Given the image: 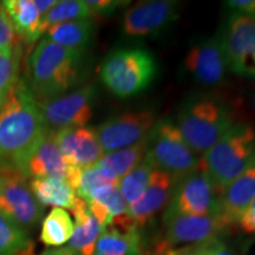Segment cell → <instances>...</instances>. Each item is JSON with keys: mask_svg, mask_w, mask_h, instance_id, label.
I'll return each instance as SVG.
<instances>
[{"mask_svg": "<svg viewBox=\"0 0 255 255\" xmlns=\"http://www.w3.org/2000/svg\"><path fill=\"white\" fill-rule=\"evenodd\" d=\"M219 38L229 71L255 79V18L233 12Z\"/></svg>", "mask_w": 255, "mask_h": 255, "instance_id": "8", "label": "cell"}, {"mask_svg": "<svg viewBox=\"0 0 255 255\" xmlns=\"http://www.w3.org/2000/svg\"><path fill=\"white\" fill-rule=\"evenodd\" d=\"M165 255H205L200 245H194V246H187L180 250H168Z\"/></svg>", "mask_w": 255, "mask_h": 255, "instance_id": "36", "label": "cell"}, {"mask_svg": "<svg viewBox=\"0 0 255 255\" xmlns=\"http://www.w3.org/2000/svg\"><path fill=\"white\" fill-rule=\"evenodd\" d=\"M17 43L18 40L11 21H9L7 14H6L1 2H0V47L12 46Z\"/></svg>", "mask_w": 255, "mask_h": 255, "instance_id": "32", "label": "cell"}, {"mask_svg": "<svg viewBox=\"0 0 255 255\" xmlns=\"http://www.w3.org/2000/svg\"><path fill=\"white\" fill-rule=\"evenodd\" d=\"M157 121L155 109L142 108L115 115L94 129L104 154H109L141 142L149 136Z\"/></svg>", "mask_w": 255, "mask_h": 255, "instance_id": "7", "label": "cell"}, {"mask_svg": "<svg viewBox=\"0 0 255 255\" xmlns=\"http://www.w3.org/2000/svg\"><path fill=\"white\" fill-rule=\"evenodd\" d=\"M155 169L144 158L137 167L123 176L119 182V189L126 200L128 206H131L136 202L150 182L151 175Z\"/></svg>", "mask_w": 255, "mask_h": 255, "instance_id": "28", "label": "cell"}, {"mask_svg": "<svg viewBox=\"0 0 255 255\" xmlns=\"http://www.w3.org/2000/svg\"><path fill=\"white\" fill-rule=\"evenodd\" d=\"M146 148H148V137L128 148L105 154L92 167L101 169L110 176L121 180L144 159Z\"/></svg>", "mask_w": 255, "mask_h": 255, "instance_id": "24", "label": "cell"}, {"mask_svg": "<svg viewBox=\"0 0 255 255\" xmlns=\"http://www.w3.org/2000/svg\"><path fill=\"white\" fill-rule=\"evenodd\" d=\"M255 158V129L246 122H235L201 157L206 171L220 193L244 173Z\"/></svg>", "mask_w": 255, "mask_h": 255, "instance_id": "4", "label": "cell"}, {"mask_svg": "<svg viewBox=\"0 0 255 255\" xmlns=\"http://www.w3.org/2000/svg\"><path fill=\"white\" fill-rule=\"evenodd\" d=\"M73 231L71 215L63 208H53L41 222L39 240L47 247H59L70 241Z\"/></svg>", "mask_w": 255, "mask_h": 255, "instance_id": "25", "label": "cell"}, {"mask_svg": "<svg viewBox=\"0 0 255 255\" xmlns=\"http://www.w3.org/2000/svg\"><path fill=\"white\" fill-rule=\"evenodd\" d=\"M97 95L94 84H85L55 100L38 103L44 126L53 132L85 127L94 114Z\"/></svg>", "mask_w": 255, "mask_h": 255, "instance_id": "9", "label": "cell"}, {"mask_svg": "<svg viewBox=\"0 0 255 255\" xmlns=\"http://www.w3.org/2000/svg\"><path fill=\"white\" fill-rule=\"evenodd\" d=\"M23 55L21 44L0 47V95L8 96L19 81L20 58Z\"/></svg>", "mask_w": 255, "mask_h": 255, "instance_id": "29", "label": "cell"}, {"mask_svg": "<svg viewBox=\"0 0 255 255\" xmlns=\"http://www.w3.org/2000/svg\"><path fill=\"white\" fill-rule=\"evenodd\" d=\"M0 213L27 233L36 228L43 219L45 209L33 195L26 178L11 170H0Z\"/></svg>", "mask_w": 255, "mask_h": 255, "instance_id": "11", "label": "cell"}, {"mask_svg": "<svg viewBox=\"0 0 255 255\" xmlns=\"http://www.w3.org/2000/svg\"><path fill=\"white\" fill-rule=\"evenodd\" d=\"M0 255H34L28 233L0 213Z\"/></svg>", "mask_w": 255, "mask_h": 255, "instance_id": "26", "label": "cell"}, {"mask_svg": "<svg viewBox=\"0 0 255 255\" xmlns=\"http://www.w3.org/2000/svg\"><path fill=\"white\" fill-rule=\"evenodd\" d=\"M31 190L41 206L72 210L78 196L66 181L55 177L34 178L31 181Z\"/></svg>", "mask_w": 255, "mask_h": 255, "instance_id": "23", "label": "cell"}, {"mask_svg": "<svg viewBox=\"0 0 255 255\" xmlns=\"http://www.w3.org/2000/svg\"><path fill=\"white\" fill-rule=\"evenodd\" d=\"M84 2L90 8L92 14L100 17H110L129 4V1H120V0H84Z\"/></svg>", "mask_w": 255, "mask_h": 255, "instance_id": "31", "label": "cell"}, {"mask_svg": "<svg viewBox=\"0 0 255 255\" xmlns=\"http://www.w3.org/2000/svg\"><path fill=\"white\" fill-rule=\"evenodd\" d=\"M7 97H8V96H1V95H0V109L2 108V105H4L5 101L7 100Z\"/></svg>", "mask_w": 255, "mask_h": 255, "instance_id": "38", "label": "cell"}, {"mask_svg": "<svg viewBox=\"0 0 255 255\" xmlns=\"http://www.w3.org/2000/svg\"><path fill=\"white\" fill-rule=\"evenodd\" d=\"M253 233H255V219H254V222H253Z\"/></svg>", "mask_w": 255, "mask_h": 255, "instance_id": "41", "label": "cell"}, {"mask_svg": "<svg viewBox=\"0 0 255 255\" xmlns=\"http://www.w3.org/2000/svg\"><path fill=\"white\" fill-rule=\"evenodd\" d=\"M219 191L202 168L184 175L175 184L164 214L200 216L218 213Z\"/></svg>", "mask_w": 255, "mask_h": 255, "instance_id": "10", "label": "cell"}, {"mask_svg": "<svg viewBox=\"0 0 255 255\" xmlns=\"http://www.w3.org/2000/svg\"><path fill=\"white\" fill-rule=\"evenodd\" d=\"M225 4L237 13L255 18V0H229Z\"/></svg>", "mask_w": 255, "mask_h": 255, "instance_id": "33", "label": "cell"}, {"mask_svg": "<svg viewBox=\"0 0 255 255\" xmlns=\"http://www.w3.org/2000/svg\"><path fill=\"white\" fill-rule=\"evenodd\" d=\"M94 255H142L138 227L105 228L96 242Z\"/></svg>", "mask_w": 255, "mask_h": 255, "instance_id": "22", "label": "cell"}, {"mask_svg": "<svg viewBox=\"0 0 255 255\" xmlns=\"http://www.w3.org/2000/svg\"><path fill=\"white\" fill-rule=\"evenodd\" d=\"M40 255H78L76 252L70 250L69 247H62V248H53V250H46L43 252Z\"/></svg>", "mask_w": 255, "mask_h": 255, "instance_id": "37", "label": "cell"}, {"mask_svg": "<svg viewBox=\"0 0 255 255\" xmlns=\"http://www.w3.org/2000/svg\"><path fill=\"white\" fill-rule=\"evenodd\" d=\"M253 108H254V111H255V92H254V96H253Z\"/></svg>", "mask_w": 255, "mask_h": 255, "instance_id": "39", "label": "cell"}, {"mask_svg": "<svg viewBox=\"0 0 255 255\" xmlns=\"http://www.w3.org/2000/svg\"><path fill=\"white\" fill-rule=\"evenodd\" d=\"M157 73L155 57L143 47L111 51L103 59L100 77L105 88L120 98H129L146 90Z\"/></svg>", "mask_w": 255, "mask_h": 255, "instance_id": "5", "label": "cell"}, {"mask_svg": "<svg viewBox=\"0 0 255 255\" xmlns=\"http://www.w3.org/2000/svg\"><path fill=\"white\" fill-rule=\"evenodd\" d=\"M55 138L69 167L87 169L105 155L94 128H69L55 132Z\"/></svg>", "mask_w": 255, "mask_h": 255, "instance_id": "15", "label": "cell"}, {"mask_svg": "<svg viewBox=\"0 0 255 255\" xmlns=\"http://www.w3.org/2000/svg\"><path fill=\"white\" fill-rule=\"evenodd\" d=\"M255 196V158L240 176L228 184L219 195L218 213L226 225L240 222Z\"/></svg>", "mask_w": 255, "mask_h": 255, "instance_id": "16", "label": "cell"}, {"mask_svg": "<svg viewBox=\"0 0 255 255\" xmlns=\"http://www.w3.org/2000/svg\"><path fill=\"white\" fill-rule=\"evenodd\" d=\"M2 8L11 21L15 37L24 43L33 44L41 37L40 23L43 15L36 5V0H6Z\"/></svg>", "mask_w": 255, "mask_h": 255, "instance_id": "19", "label": "cell"}, {"mask_svg": "<svg viewBox=\"0 0 255 255\" xmlns=\"http://www.w3.org/2000/svg\"><path fill=\"white\" fill-rule=\"evenodd\" d=\"M71 212L75 216L76 227L68 247L78 255H94L96 242L105 228L91 214L88 203L79 197Z\"/></svg>", "mask_w": 255, "mask_h": 255, "instance_id": "20", "label": "cell"}, {"mask_svg": "<svg viewBox=\"0 0 255 255\" xmlns=\"http://www.w3.org/2000/svg\"><path fill=\"white\" fill-rule=\"evenodd\" d=\"M183 70L205 87H215L225 81L228 65L220 38H208L191 46L184 57Z\"/></svg>", "mask_w": 255, "mask_h": 255, "instance_id": "14", "label": "cell"}, {"mask_svg": "<svg viewBox=\"0 0 255 255\" xmlns=\"http://www.w3.org/2000/svg\"><path fill=\"white\" fill-rule=\"evenodd\" d=\"M235 123L227 101L214 94H195L178 110L176 124L181 135L196 155H203Z\"/></svg>", "mask_w": 255, "mask_h": 255, "instance_id": "3", "label": "cell"}, {"mask_svg": "<svg viewBox=\"0 0 255 255\" xmlns=\"http://www.w3.org/2000/svg\"><path fill=\"white\" fill-rule=\"evenodd\" d=\"M0 195H1V177H0Z\"/></svg>", "mask_w": 255, "mask_h": 255, "instance_id": "40", "label": "cell"}, {"mask_svg": "<svg viewBox=\"0 0 255 255\" xmlns=\"http://www.w3.org/2000/svg\"><path fill=\"white\" fill-rule=\"evenodd\" d=\"M94 18H87L51 26L44 37L66 49L85 53L94 39Z\"/></svg>", "mask_w": 255, "mask_h": 255, "instance_id": "21", "label": "cell"}, {"mask_svg": "<svg viewBox=\"0 0 255 255\" xmlns=\"http://www.w3.org/2000/svg\"><path fill=\"white\" fill-rule=\"evenodd\" d=\"M181 2L171 0L139 1L123 15L121 30L129 38L154 37L163 33L180 17Z\"/></svg>", "mask_w": 255, "mask_h": 255, "instance_id": "12", "label": "cell"}, {"mask_svg": "<svg viewBox=\"0 0 255 255\" xmlns=\"http://www.w3.org/2000/svg\"><path fill=\"white\" fill-rule=\"evenodd\" d=\"M163 222L165 244L169 247L194 246L218 240L228 228L219 213L200 216L163 214Z\"/></svg>", "mask_w": 255, "mask_h": 255, "instance_id": "13", "label": "cell"}, {"mask_svg": "<svg viewBox=\"0 0 255 255\" xmlns=\"http://www.w3.org/2000/svg\"><path fill=\"white\" fill-rule=\"evenodd\" d=\"M88 201H95V202L100 203L102 207H104L110 213L113 221L129 215L128 214L129 206L121 194L119 186L102 188V189L96 191Z\"/></svg>", "mask_w": 255, "mask_h": 255, "instance_id": "30", "label": "cell"}, {"mask_svg": "<svg viewBox=\"0 0 255 255\" xmlns=\"http://www.w3.org/2000/svg\"><path fill=\"white\" fill-rule=\"evenodd\" d=\"M70 167L66 164L55 138V132L46 129L28 157L21 175L28 178L55 177L66 181Z\"/></svg>", "mask_w": 255, "mask_h": 255, "instance_id": "17", "label": "cell"}, {"mask_svg": "<svg viewBox=\"0 0 255 255\" xmlns=\"http://www.w3.org/2000/svg\"><path fill=\"white\" fill-rule=\"evenodd\" d=\"M85 53L43 37L25 62L24 82L37 103L68 94L88 73Z\"/></svg>", "mask_w": 255, "mask_h": 255, "instance_id": "2", "label": "cell"}, {"mask_svg": "<svg viewBox=\"0 0 255 255\" xmlns=\"http://www.w3.org/2000/svg\"><path fill=\"white\" fill-rule=\"evenodd\" d=\"M45 131L37 101L19 78L0 109V170L23 173Z\"/></svg>", "mask_w": 255, "mask_h": 255, "instance_id": "1", "label": "cell"}, {"mask_svg": "<svg viewBox=\"0 0 255 255\" xmlns=\"http://www.w3.org/2000/svg\"><path fill=\"white\" fill-rule=\"evenodd\" d=\"M177 178L163 171L154 170L150 182L142 196L129 207V218L137 227L144 226L170 201Z\"/></svg>", "mask_w": 255, "mask_h": 255, "instance_id": "18", "label": "cell"}, {"mask_svg": "<svg viewBox=\"0 0 255 255\" xmlns=\"http://www.w3.org/2000/svg\"><path fill=\"white\" fill-rule=\"evenodd\" d=\"M200 247L205 255H234L220 239L200 245Z\"/></svg>", "mask_w": 255, "mask_h": 255, "instance_id": "34", "label": "cell"}, {"mask_svg": "<svg viewBox=\"0 0 255 255\" xmlns=\"http://www.w3.org/2000/svg\"><path fill=\"white\" fill-rule=\"evenodd\" d=\"M87 18H94V14L85 5L84 0H60L41 18V36L45 34L51 26Z\"/></svg>", "mask_w": 255, "mask_h": 255, "instance_id": "27", "label": "cell"}, {"mask_svg": "<svg viewBox=\"0 0 255 255\" xmlns=\"http://www.w3.org/2000/svg\"><path fill=\"white\" fill-rule=\"evenodd\" d=\"M144 158L155 170L163 171L177 180L201 167V157L189 148L170 119L158 120L152 128Z\"/></svg>", "mask_w": 255, "mask_h": 255, "instance_id": "6", "label": "cell"}, {"mask_svg": "<svg viewBox=\"0 0 255 255\" xmlns=\"http://www.w3.org/2000/svg\"><path fill=\"white\" fill-rule=\"evenodd\" d=\"M255 219V196L254 199L252 200L251 205L248 206V208L246 212H245L244 216L239 222L240 227L242 228V231L246 232V233H253V222Z\"/></svg>", "mask_w": 255, "mask_h": 255, "instance_id": "35", "label": "cell"}]
</instances>
